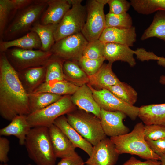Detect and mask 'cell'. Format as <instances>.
I'll return each mask as SVG.
<instances>
[{
  "instance_id": "6da1fadb",
  "label": "cell",
  "mask_w": 165,
  "mask_h": 165,
  "mask_svg": "<svg viewBox=\"0 0 165 165\" xmlns=\"http://www.w3.org/2000/svg\"><path fill=\"white\" fill-rule=\"evenodd\" d=\"M30 113L28 94L22 85L17 72L9 63L5 52H0V116L11 121L18 116H27Z\"/></svg>"
},
{
  "instance_id": "7a4b0ae2",
  "label": "cell",
  "mask_w": 165,
  "mask_h": 165,
  "mask_svg": "<svg viewBox=\"0 0 165 165\" xmlns=\"http://www.w3.org/2000/svg\"><path fill=\"white\" fill-rule=\"evenodd\" d=\"M24 145L29 157L36 165H55L56 160L53 150L49 128H31Z\"/></svg>"
},
{
  "instance_id": "3957f363",
  "label": "cell",
  "mask_w": 165,
  "mask_h": 165,
  "mask_svg": "<svg viewBox=\"0 0 165 165\" xmlns=\"http://www.w3.org/2000/svg\"><path fill=\"white\" fill-rule=\"evenodd\" d=\"M144 126L143 122H139L135 125L131 132L110 138L119 155L127 153L137 155L146 160H160V156L151 149L145 138Z\"/></svg>"
},
{
  "instance_id": "277c9868",
  "label": "cell",
  "mask_w": 165,
  "mask_h": 165,
  "mask_svg": "<svg viewBox=\"0 0 165 165\" xmlns=\"http://www.w3.org/2000/svg\"><path fill=\"white\" fill-rule=\"evenodd\" d=\"M47 6V0H36L18 11L5 29L2 40H12L29 32L34 24L39 20Z\"/></svg>"
},
{
  "instance_id": "5b68a950",
  "label": "cell",
  "mask_w": 165,
  "mask_h": 165,
  "mask_svg": "<svg viewBox=\"0 0 165 165\" xmlns=\"http://www.w3.org/2000/svg\"><path fill=\"white\" fill-rule=\"evenodd\" d=\"M70 124L93 146L107 137L100 119L82 110L74 111L66 114Z\"/></svg>"
},
{
  "instance_id": "8992f818",
  "label": "cell",
  "mask_w": 165,
  "mask_h": 165,
  "mask_svg": "<svg viewBox=\"0 0 165 165\" xmlns=\"http://www.w3.org/2000/svg\"><path fill=\"white\" fill-rule=\"evenodd\" d=\"M75 110L71 97L65 95L46 107L30 113L27 116V119L31 128L39 126L49 128L58 117Z\"/></svg>"
},
{
  "instance_id": "52a82bcc",
  "label": "cell",
  "mask_w": 165,
  "mask_h": 165,
  "mask_svg": "<svg viewBox=\"0 0 165 165\" xmlns=\"http://www.w3.org/2000/svg\"><path fill=\"white\" fill-rule=\"evenodd\" d=\"M82 0H71L72 7L58 24L54 33L55 42L81 32L87 16L86 7Z\"/></svg>"
},
{
  "instance_id": "ba28073f",
  "label": "cell",
  "mask_w": 165,
  "mask_h": 165,
  "mask_svg": "<svg viewBox=\"0 0 165 165\" xmlns=\"http://www.w3.org/2000/svg\"><path fill=\"white\" fill-rule=\"evenodd\" d=\"M10 64L17 72L28 68L45 66L52 55L50 52L12 47L5 52Z\"/></svg>"
},
{
  "instance_id": "9c48e42d",
  "label": "cell",
  "mask_w": 165,
  "mask_h": 165,
  "mask_svg": "<svg viewBox=\"0 0 165 165\" xmlns=\"http://www.w3.org/2000/svg\"><path fill=\"white\" fill-rule=\"evenodd\" d=\"M108 0H90L86 1V20L81 33L89 42L98 39L105 28L104 7Z\"/></svg>"
},
{
  "instance_id": "30bf717a",
  "label": "cell",
  "mask_w": 165,
  "mask_h": 165,
  "mask_svg": "<svg viewBox=\"0 0 165 165\" xmlns=\"http://www.w3.org/2000/svg\"><path fill=\"white\" fill-rule=\"evenodd\" d=\"M89 42L81 32L71 35L57 42L50 51L52 55L63 61L77 62L82 57Z\"/></svg>"
},
{
  "instance_id": "8fae6325",
  "label": "cell",
  "mask_w": 165,
  "mask_h": 165,
  "mask_svg": "<svg viewBox=\"0 0 165 165\" xmlns=\"http://www.w3.org/2000/svg\"><path fill=\"white\" fill-rule=\"evenodd\" d=\"M87 85L92 92L94 99L101 109L109 111L123 112L133 120L138 117L139 107L126 103L107 89L97 90L91 85Z\"/></svg>"
},
{
  "instance_id": "7c38bea8",
  "label": "cell",
  "mask_w": 165,
  "mask_h": 165,
  "mask_svg": "<svg viewBox=\"0 0 165 165\" xmlns=\"http://www.w3.org/2000/svg\"><path fill=\"white\" fill-rule=\"evenodd\" d=\"M119 155L114 144L106 137L93 146L91 155L85 163L86 165H115Z\"/></svg>"
},
{
  "instance_id": "4fadbf2b",
  "label": "cell",
  "mask_w": 165,
  "mask_h": 165,
  "mask_svg": "<svg viewBox=\"0 0 165 165\" xmlns=\"http://www.w3.org/2000/svg\"><path fill=\"white\" fill-rule=\"evenodd\" d=\"M127 116L121 111H109L101 108L100 120L102 129L106 136L110 138L129 133V129L123 122Z\"/></svg>"
},
{
  "instance_id": "5bb4252c",
  "label": "cell",
  "mask_w": 165,
  "mask_h": 165,
  "mask_svg": "<svg viewBox=\"0 0 165 165\" xmlns=\"http://www.w3.org/2000/svg\"><path fill=\"white\" fill-rule=\"evenodd\" d=\"M49 130L56 158H68L79 155L75 150L76 148L58 127L53 124L49 128Z\"/></svg>"
},
{
  "instance_id": "9a60e30c",
  "label": "cell",
  "mask_w": 165,
  "mask_h": 165,
  "mask_svg": "<svg viewBox=\"0 0 165 165\" xmlns=\"http://www.w3.org/2000/svg\"><path fill=\"white\" fill-rule=\"evenodd\" d=\"M137 34L134 26L127 28H105L99 40L104 43H113L131 47L136 41Z\"/></svg>"
},
{
  "instance_id": "2e32d148",
  "label": "cell",
  "mask_w": 165,
  "mask_h": 165,
  "mask_svg": "<svg viewBox=\"0 0 165 165\" xmlns=\"http://www.w3.org/2000/svg\"><path fill=\"white\" fill-rule=\"evenodd\" d=\"M73 103L81 110L100 118L101 108L94 99L92 92L87 85L79 86L71 97Z\"/></svg>"
},
{
  "instance_id": "e0dca14e",
  "label": "cell",
  "mask_w": 165,
  "mask_h": 165,
  "mask_svg": "<svg viewBox=\"0 0 165 165\" xmlns=\"http://www.w3.org/2000/svg\"><path fill=\"white\" fill-rule=\"evenodd\" d=\"M47 6L39 20L43 25L58 24L72 6L71 0H47Z\"/></svg>"
},
{
  "instance_id": "ac0fdd59",
  "label": "cell",
  "mask_w": 165,
  "mask_h": 165,
  "mask_svg": "<svg viewBox=\"0 0 165 165\" xmlns=\"http://www.w3.org/2000/svg\"><path fill=\"white\" fill-rule=\"evenodd\" d=\"M104 43L103 54L105 60L113 63L117 61L127 63L131 67L136 64L134 50L126 45L113 43Z\"/></svg>"
},
{
  "instance_id": "d6986e66",
  "label": "cell",
  "mask_w": 165,
  "mask_h": 165,
  "mask_svg": "<svg viewBox=\"0 0 165 165\" xmlns=\"http://www.w3.org/2000/svg\"><path fill=\"white\" fill-rule=\"evenodd\" d=\"M53 124L58 127L66 136L76 148L85 152L90 156L93 149V145L84 139L68 123L66 116L63 115L57 119Z\"/></svg>"
},
{
  "instance_id": "ffe728a7",
  "label": "cell",
  "mask_w": 165,
  "mask_h": 165,
  "mask_svg": "<svg viewBox=\"0 0 165 165\" xmlns=\"http://www.w3.org/2000/svg\"><path fill=\"white\" fill-rule=\"evenodd\" d=\"M17 73L22 85L28 94L33 92L45 82V66L28 68Z\"/></svg>"
},
{
  "instance_id": "44dd1931",
  "label": "cell",
  "mask_w": 165,
  "mask_h": 165,
  "mask_svg": "<svg viewBox=\"0 0 165 165\" xmlns=\"http://www.w3.org/2000/svg\"><path fill=\"white\" fill-rule=\"evenodd\" d=\"M31 128L27 120V116L19 115L13 118L8 125L0 129V135L14 136L18 139L20 144L23 145Z\"/></svg>"
},
{
  "instance_id": "7402d4cb",
  "label": "cell",
  "mask_w": 165,
  "mask_h": 165,
  "mask_svg": "<svg viewBox=\"0 0 165 165\" xmlns=\"http://www.w3.org/2000/svg\"><path fill=\"white\" fill-rule=\"evenodd\" d=\"M42 44L36 33L30 31L28 33L16 39L8 41H0V52H5L8 49L16 47L25 50H40Z\"/></svg>"
},
{
  "instance_id": "603a6c76",
  "label": "cell",
  "mask_w": 165,
  "mask_h": 165,
  "mask_svg": "<svg viewBox=\"0 0 165 165\" xmlns=\"http://www.w3.org/2000/svg\"><path fill=\"white\" fill-rule=\"evenodd\" d=\"M138 117L146 125L165 127V103L142 106L139 107Z\"/></svg>"
},
{
  "instance_id": "cb8c5ba5",
  "label": "cell",
  "mask_w": 165,
  "mask_h": 165,
  "mask_svg": "<svg viewBox=\"0 0 165 165\" xmlns=\"http://www.w3.org/2000/svg\"><path fill=\"white\" fill-rule=\"evenodd\" d=\"M112 64L110 62L103 64L96 73L88 76V84L102 89L120 83L121 81L112 71Z\"/></svg>"
},
{
  "instance_id": "d4e9b609",
  "label": "cell",
  "mask_w": 165,
  "mask_h": 165,
  "mask_svg": "<svg viewBox=\"0 0 165 165\" xmlns=\"http://www.w3.org/2000/svg\"><path fill=\"white\" fill-rule=\"evenodd\" d=\"M58 24H50L43 25L39 20L35 23L30 31L37 34L41 41V50L44 52H50L55 42L54 33Z\"/></svg>"
},
{
  "instance_id": "484cf974",
  "label": "cell",
  "mask_w": 165,
  "mask_h": 165,
  "mask_svg": "<svg viewBox=\"0 0 165 165\" xmlns=\"http://www.w3.org/2000/svg\"><path fill=\"white\" fill-rule=\"evenodd\" d=\"M65 80L44 82L33 92H49L64 96L73 94L79 87Z\"/></svg>"
},
{
  "instance_id": "4316f807",
  "label": "cell",
  "mask_w": 165,
  "mask_h": 165,
  "mask_svg": "<svg viewBox=\"0 0 165 165\" xmlns=\"http://www.w3.org/2000/svg\"><path fill=\"white\" fill-rule=\"evenodd\" d=\"M63 69L65 80L78 86L89 83L88 76L76 62L65 61Z\"/></svg>"
},
{
  "instance_id": "83f0119b",
  "label": "cell",
  "mask_w": 165,
  "mask_h": 165,
  "mask_svg": "<svg viewBox=\"0 0 165 165\" xmlns=\"http://www.w3.org/2000/svg\"><path fill=\"white\" fill-rule=\"evenodd\" d=\"M155 37L165 42V11H159L155 14L149 27L145 30L141 37L143 41Z\"/></svg>"
},
{
  "instance_id": "f1b7e54d",
  "label": "cell",
  "mask_w": 165,
  "mask_h": 165,
  "mask_svg": "<svg viewBox=\"0 0 165 165\" xmlns=\"http://www.w3.org/2000/svg\"><path fill=\"white\" fill-rule=\"evenodd\" d=\"M63 96L46 92L28 94L31 113L46 107L59 100Z\"/></svg>"
},
{
  "instance_id": "f546056e",
  "label": "cell",
  "mask_w": 165,
  "mask_h": 165,
  "mask_svg": "<svg viewBox=\"0 0 165 165\" xmlns=\"http://www.w3.org/2000/svg\"><path fill=\"white\" fill-rule=\"evenodd\" d=\"M116 97L130 105H133L136 102L138 93L130 85L121 82L119 83L106 88Z\"/></svg>"
},
{
  "instance_id": "4dcf8cb0",
  "label": "cell",
  "mask_w": 165,
  "mask_h": 165,
  "mask_svg": "<svg viewBox=\"0 0 165 165\" xmlns=\"http://www.w3.org/2000/svg\"><path fill=\"white\" fill-rule=\"evenodd\" d=\"M131 6L139 13L152 14L159 11H165V0H131Z\"/></svg>"
},
{
  "instance_id": "1f68e13d",
  "label": "cell",
  "mask_w": 165,
  "mask_h": 165,
  "mask_svg": "<svg viewBox=\"0 0 165 165\" xmlns=\"http://www.w3.org/2000/svg\"><path fill=\"white\" fill-rule=\"evenodd\" d=\"M64 61L53 55L45 65L46 77L45 82L64 80L63 66Z\"/></svg>"
},
{
  "instance_id": "d6a6232c",
  "label": "cell",
  "mask_w": 165,
  "mask_h": 165,
  "mask_svg": "<svg viewBox=\"0 0 165 165\" xmlns=\"http://www.w3.org/2000/svg\"><path fill=\"white\" fill-rule=\"evenodd\" d=\"M17 11L11 0H0V38L2 40L6 27L13 20Z\"/></svg>"
},
{
  "instance_id": "836d02e7",
  "label": "cell",
  "mask_w": 165,
  "mask_h": 165,
  "mask_svg": "<svg viewBox=\"0 0 165 165\" xmlns=\"http://www.w3.org/2000/svg\"><path fill=\"white\" fill-rule=\"evenodd\" d=\"M105 28H127L133 26L132 19L127 13L114 14L108 13L105 15Z\"/></svg>"
},
{
  "instance_id": "e575fe53",
  "label": "cell",
  "mask_w": 165,
  "mask_h": 165,
  "mask_svg": "<svg viewBox=\"0 0 165 165\" xmlns=\"http://www.w3.org/2000/svg\"><path fill=\"white\" fill-rule=\"evenodd\" d=\"M105 60L104 57L97 59H91L82 57L77 62L88 76L96 73Z\"/></svg>"
},
{
  "instance_id": "d590c367",
  "label": "cell",
  "mask_w": 165,
  "mask_h": 165,
  "mask_svg": "<svg viewBox=\"0 0 165 165\" xmlns=\"http://www.w3.org/2000/svg\"><path fill=\"white\" fill-rule=\"evenodd\" d=\"M104 43L99 39L88 42L84 49L82 57L91 59H97L104 57Z\"/></svg>"
},
{
  "instance_id": "8d00e7d4",
  "label": "cell",
  "mask_w": 165,
  "mask_h": 165,
  "mask_svg": "<svg viewBox=\"0 0 165 165\" xmlns=\"http://www.w3.org/2000/svg\"><path fill=\"white\" fill-rule=\"evenodd\" d=\"M144 134L146 141H155L165 138V127L159 124L145 125Z\"/></svg>"
},
{
  "instance_id": "74e56055",
  "label": "cell",
  "mask_w": 165,
  "mask_h": 165,
  "mask_svg": "<svg viewBox=\"0 0 165 165\" xmlns=\"http://www.w3.org/2000/svg\"><path fill=\"white\" fill-rule=\"evenodd\" d=\"M109 13L120 14L127 13L131 6L130 2L126 0H108Z\"/></svg>"
},
{
  "instance_id": "f35d334b",
  "label": "cell",
  "mask_w": 165,
  "mask_h": 165,
  "mask_svg": "<svg viewBox=\"0 0 165 165\" xmlns=\"http://www.w3.org/2000/svg\"><path fill=\"white\" fill-rule=\"evenodd\" d=\"M146 142L151 149L158 156L165 154V138Z\"/></svg>"
},
{
  "instance_id": "ab89813d",
  "label": "cell",
  "mask_w": 165,
  "mask_h": 165,
  "mask_svg": "<svg viewBox=\"0 0 165 165\" xmlns=\"http://www.w3.org/2000/svg\"><path fill=\"white\" fill-rule=\"evenodd\" d=\"M9 141L6 138L0 137V161L6 163L9 160L8 154L10 149Z\"/></svg>"
},
{
  "instance_id": "60d3db41",
  "label": "cell",
  "mask_w": 165,
  "mask_h": 165,
  "mask_svg": "<svg viewBox=\"0 0 165 165\" xmlns=\"http://www.w3.org/2000/svg\"><path fill=\"white\" fill-rule=\"evenodd\" d=\"M134 54L137 58L141 61H148L151 60H157L158 56L152 52H148L143 48H138L134 50Z\"/></svg>"
},
{
  "instance_id": "b9f144b4",
  "label": "cell",
  "mask_w": 165,
  "mask_h": 165,
  "mask_svg": "<svg viewBox=\"0 0 165 165\" xmlns=\"http://www.w3.org/2000/svg\"><path fill=\"white\" fill-rule=\"evenodd\" d=\"M122 165H161L160 161L147 160L142 161L132 156Z\"/></svg>"
},
{
  "instance_id": "7bdbcfd3",
  "label": "cell",
  "mask_w": 165,
  "mask_h": 165,
  "mask_svg": "<svg viewBox=\"0 0 165 165\" xmlns=\"http://www.w3.org/2000/svg\"><path fill=\"white\" fill-rule=\"evenodd\" d=\"M82 158L79 155L70 158L61 159L57 165H85Z\"/></svg>"
},
{
  "instance_id": "ee69618b",
  "label": "cell",
  "mask_w": 165,
  "mask_h": 165,
  "mask_svg": "<svg viewBox=\"0 0 165 165\" xmlns=\"http://www.w3.org/2000/svg\"><path fill=\"white\" fill-rule=\"evenodd\" d=\"M15 9L17 11L23 9L32 4L34 0H11Z\"/></svg>"
},
{
  "instance_id": "f6af8a7d",
  "label": "cell",
  "mask_w": 165,
  "mask_h": 165,
  "mask_svg": "<svg viewBox=\"0 0 165 165\" xmlns=\"http://www.w3.org/2000/svg\"><path fill=\"white\" fill-rule=\"evenodd\" d=\"M157 62L158 64L161 66L165 68V58L163 57L158 56Z\"/></svg>"
},
{
  "instance_id": "bcb514c9",
  "label": "cell",
  "mask_w": 165,
  "mask_h": 165,
  "mask_svg": "<svg viewBox=\"0 0 165 165\" xmlns=\"http://www.w3.org/2000/svg\"><path fill=\"white\" fill-rule=\"evenodd\" d=\"M160 157V160L161 165H165V154L161 155Z\"/></svg>"
},
{
  "instance_id": "7dc6e473",
  "label": "cell",
  "mask_w": 165,
  "mask_h": 165,
  "mask_svg": "<svg viewBox=\"0 0 165 165\" xmlns=\"http://www.w3.org/2000/svg\"><path fill=\"white\" fill-rule=\"evenodd\" d=\"M159 82L161 84L165 85V75H162L160 76Z\"/></svg>"
},
{
  "instance_id": "c3c4849f",
  "label": "cell",
  "mask_w": 165,
  "mask_h": 165,
  "mask_svg": "<svg viewBox=\"0 0 165 165\" xmlns=\"http://www.w3.org/2000/svg\"><path fill=\"white\" fill-rule=\"evenodd\" d=\"M0 165H10L8 164H6V163H4V164H0Z\"/></svg>"
},
{
  "instance_id": "681fc988",
  "label": "cell",
  "mask_w": 165,
  "mask_h": 165,
  "mask_svg": "<svg viewBox=\"0 0 165 165\" xmlns=\"http://www.w3.org/2000/svg\"><path fill=\"white\" fill-rule=\"evenodd\" d=\"M31 165V164H28V165Z\"/></svg>"
}]
</instances>
